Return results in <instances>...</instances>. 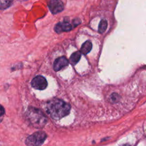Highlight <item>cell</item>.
I'll return each instance as SVG.
<instances>
[{
	"instance_id": "cell-1",
	"label": "cell",
	"mask_w": 146,
	"mask_h": 146,
	"mask_svg": "<svg viewBox=\"0 0 146 146\" xmlns=\"http://www.w3.org/2000/svg\"><path fill=\"white\" fill-rule=\"evenodd\" d=\"M70 105L66 102L58 99L48 102L46 106V110L50 116L54 119H60L70 113Z\"/></svg>"
},
{
	"instance_id": "cell-2",
	"label": "cell",
	"mask_w": 146,
	"mask_h": 146,
	"mask_svg": "<svg viewBox=\"0 0 146 146\" xmlns=\"http://www.w3.org/2000/svg\"><path fill=\"white\" fill-rule=\"evenodd\" d=\"M27 120L36 128H42L46 124L47 119L42 111L35 108H30L26 113Z\"/></svg>"
},
{
	"instance_id": "cell-3",
	"label": "cell",
	"mask_w": 146,
	"mask_h": 146,
	"mask_svg": "<svg viewBox=\"0 0 146 146\" xmlns=\"http://www.w3.org/2000/svg\"><path fill=\"white\" fill-rule=\"evenodd\" d=\"M46 133L43 131H37L29 136L26 140L25 144L27 146H40L46 140Z\"/></svg>"
},
{
	"instance_id": "cell-4",
	"label": "cell",
	"mask_w": 146,
	"mask_h": 146,
	"mask_svg": "<svg viewBox=\"0 0 146 146\" xmlns=\"http://www.w3.org/2000/svg\"><path fill=\"white\" fill-rule=\"evenodd\" d=\"M31 86L36 90H43L47 87V82L43 76L38 75L33 79L31 80Z\"/></svg>"
},
{
	"instance_id": "cell-5",
	"label": "cell",
	"mask_w": 146,
	"mask_h": 146,
	"mask_svg": "<svg viewBox=\"0 0 146 146\" xmlns=\"http://www.w3.org/2000/svg\"><path fill=\"white\" fill-rule=\"evenodd\" d=\"M50 10L52 14H57L61 12L64 9L63 3L60 1L52 0L48 3Z\"/></svg>"
},
{
	"instance_id": "cell-6",
	"label": "cell",
	"mask_w": 146,
	"mask_h": 146,
	"mask_svg": "<svg viewBox=\"0 0 146 146\" xmlns=\"http://www.w3.org/2000/svg\"><path fill=\"white\" fill-rule=\"evenodd\" d=\"M68 64V60L64 56H61L57 58L54 62L53 68L56 71H59L61 69L66 67Z\"/></svg>"
},
{
	"instance_id": "cell-7",
	"label": "cell",
	"mask_w": 146,
	"mask_h": 146,
	"mask_svg": "<svg viewBox=\"0 0 146 146\" xmlns=\"http://www.w3.org/2000/svg\"><path fill=\"white\" fill-rule=\"evenodd\" d=\"M72 29L71 25L67 21L59 22L56 25L54 30L57 33H60L63 31H68Z\"/></svg>"
},
{
	"instance_id": "cell-8",
	"label": "cell",
	"mask_w": 146,
	"mask_h": 146,
	"mask_svg": "<svg viewBox=\"0 0 146 146\" xmlns=\"http://www.w3.org/2000/svg\"><path fill=\"white\" fill-rule=\"evenodd\" d=\"M91 49L92 43L90 40H87L83 43L80 48V52L84 55H86L90 52Z\"/></svg>"
},
{
	"instance_id": "cell-9",
	"label": "cell",
	"mask_w": 146,
	"mask_h": 146,
	"mask_svg": "<svg viewBox=\"0 0 146 146\" xmlns=\"http://www.w3.org/2000/svg\"><path fill=\"white\" fill-rule=\"evenodd\" d=\"M80 51H76L72 53L70 58V62L72 65H75L80 60L81 56Z\"/></svg>"
},
{
	"instance_id": "cell-10",
	"label": "cell",
	"mask_w": 146,
	"mask_h": 146,
	"mask_svg": "<svg viewBox=\"0 0 146 146\" xmlns=\"http://www.w3.org/2000/svg\"><path fill=\"white\" fill-rule=\"evenodd\" d=\"M107 22L106 19H102L99 23L98 27V31L100 33H103L107 29Z\"/></svg>"
},
{
	"instance_id": "cell-11",
	"label": "cell",
	"mask_w": 146,
	"mask_h": 146,
	"mask_svg": "<svg viewBox=\"0 0 146 146\" xmlns=\"http://www.w3.org/2000/svg\"><path fill=\"white\" fill-rule=\"evenodd\" d=\"M12 1H1L0 3H1V9H3L8 7L10 4L11 3Z\"/></svg>"
},
{
	"instance_id": "cell-12",
	"label": "cell",
	"mask_w": 146,
	"mask_h": 146,
	"mask_svg": "<svg viewBox=\"0 0 146 146\" xmlns=\"http://www.w3.org/2000/svg\"><path fill=\"white\" fill-rule=\"evenodd\" d=\"M1 116H2L3 115V113H4V112H5V110L3 109V106H1Z\"/></svg>"
},
{
	"instance_id": "cell-13",
	"label": "cell",
	"mask_w": 146,
	"mask_h": 146,
	"mask_svg": "<svg viewBox=\"0 0 146 146\" xmlns=\"http://www.w3.org/2000/svg\"><path fill=\"white\" fill-rule=\"evenodd\" d=\"M122 146H131V145L129 144H125L123 145Z\"/></svg>"
}]
</instances>
